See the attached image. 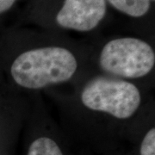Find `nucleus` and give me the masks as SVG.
Segmentation results:
<instances>
[{
    "label": "nucleus",
    "instance_id": "nucleus-1",
    "mask_svg": "<svg viewBox=\"0 0 155 155\" xmlns=\"http://www.w3.org/2000/svg\"><path fill=\"white\" fill-rule=\"evenodd\" d=\"M83 55L62 45H44L20 51L9 67L13 84L22 91H36L65 84L83 72Z\"/></svg>",
    "mask_w": 155,
    "mask_h": 155
},
{
    "label": "nucleus",
    "instance_id": "nucleus-2",
    "mask_svg": "<svg viewBox=\"0 0 155 155\" xmlns=\"http://www.w3.org/2000/svg\"><path fill=\"white\" fill-rule=\"evenodd\" d=\"M143 98L134 82L102 73L87 78L77 91V102L83 110L118 124L131 122L138 116Z\"/></svg>",
    "mask_w": 155,
    "mask_h": 155
},
{
    "label": "nucleus",
    "instance_id": "nucleus-3",
    "mask_svg": "<svg viewBox=\"0 0 155 155\" xmlns=\"http://www.w3.org/2000/svg\"><path fill=\"white\" fill-rule=\"evenodd\" d=\"M97 65L102 74L134 82L153 72L155 52L144 40L118 37L102 47L97 55Z\"/></svg>",
    "mask_w": 155,
    "mask_h": 155
},
{
    "label": "nucleus",
    "instance_id": "nucleus-5",
    "mask_svg": "<svg viewBox=\"0 0 155 155\" xmlns=\"http://www.w3.org/2000/svg\"><path fill=\"white\" fill-rule=\"evenodd\" d=\"M27 155H64V153L55 138L41 132L28 145Z\"/></svg>",
    "mask_w": 155,
    "mask_h": 155
},
{
    "label": "nucleus",
    "instance_id": "nucleus-6",
    "mask_svg": "<svg viewBox=\"0 0 155 155\" xmlns=\"http://www.w3.org/2000/svg\"><path fill=\"white\" fill-rule=\"evenodd\" d=\"M116 10L128 17H144L151 8V0H106Z\"/></svg>",
    "mask_w": 155,
    "mask_h": 155
},
{
    "label": "nucleus",
    "instance_id": "nucleus-8",
    "mask_svg": "<svg viewBox=\"0 0 155 155\" xmlns=\"http://www.w3.org/2000/svg\"><path fill=\"white\" fill-rule=\"evenodd\" d=\"M16 2L17 0H0V14L9 11Z\"/></svg>",
    "mask_w": 155,
    "mask_h": 155
},
{
    "label": "nucleus",
    "instance_id": "nucleus-4",
    "mask_svg": "<svg viewBox=\"0 0 155 155\" xmlns=\"http://www.w3.org/2000/svg\"><path fill=\"white\" fill-rule=\"evenodd\" d=\"M106 11V0H64L55 21L66 29L90 32L104 20Z\"/></svg>",
    "mask_w": 155,
    "mask_h": 155
},
{
    "label": "nucleus",
    "instance_id": "nucleus-7",
    "mask_svg": "<svg viewBox=\"0 0 155 155\" xmlns=\"http://www.w3.org/2000/svg\"><path fill=\"white\" fill-rule=\"evenodd\" d=\"M140 155H155V127H151L146 132L140 147Z\"/></svg>",
    "mask_w": 155,
    "mask_h": 155
},
{
    "label": "nucleus",
    "instance_id": "nucleus-9",
    "mask_svg": "<svg viewBox=\"0 0 155 155\" xmlns=\"http://www.w3.org/2000/svg\"><path fill=\"white\" fill-rule=\"evenodd\" d=\"M151 1H154V0H151Z\"/></svg>",
    "mask_w": 155,
    "mask_h": 155
}]
</instances>
